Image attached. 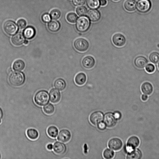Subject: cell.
I'll list each match as a JSON object with an SVG mask.
<instances>
[{
    "label": "cell",
    "mask_w": 159,
    "mask_h": 159,
    "mask_svg": "<svg viewBox=\"0 0 159 159\" xmlns=\"http://www.w3.org/2000/svg\"><path fill=\"white\" fill-rule=\"evenodd\" d=\"M90 26V22L87 17L83 16L79 17L76 24L77 30L80 33L87 31Z\"/></svg>",
    "instance_id": "obj_1"
},
{
    "label": "cell",
    "mask_w": 159,
    "mask_h": 159,
    "mask_svg": "<svg viewBox=\"0 0 159 159\" xmlns=\"http://www.w3.org/2000/svg\"><path fill=\"white\" fill-rule=\"evenodd\" d=\"M49 100V96L46 91L41 90L38 92L34 97V101L38 105L43 106L47 104Z\"/></svg>",
    "instance_id": "obj_2"
},
{
    "label": "cell",
    "mask_w": 159,
    "mask_h": 159,
    "mask_svg": "<svg viewBox=\"0 0 159 159\" xmlns=\"http://www.w3.org/2000/svg\"><path fill=\"white\" fill-rule=\"evenodd\" d=\"M25 77L24 74L21 72H15L11 74L9 77L10 84L14 86H19L24 83Z\"/></svg>",
    "instance_id": "obj_3"
},
{
    "label": "cell",
    "mask_w": 159,
    "mask_h": 159,
    "mask_svg": "<svg viewBox=\"0 0 159 159\" xmlns=\"http://www.w3.org/2000/svg\"><path fill=\"white\" fill-rule=\"evenodd\" d=\"M73 45L75 49L77 51L84 52L88 49L89 44L87 40L83 38H80L75 40Z\"/></svg>",
    "instance_id": "obj_4"
},
{
    "label": "cell",
    "mask_w": 159,
    "mask_h": 159,
    "mask_svg": "<svg viewBox=\"0 0 159 159\" xmlns=\"http://www.w3.org/2000/svg\"><path fill=\"white\" fill-rule=\"evenodd\" d=\"M3 27L5 32L10 35L15 34L18 30V27L16 24L11 20L6 21L3 25Z\"/></svg>",
    "instance_id": "obj_5"
},
{
    "label": "cell",
    "mask_w": 159,
    "mask_h": 159,
    "mask_svg": "<svg viewBox=\"0 0 159 159\" xmlns=\"http://www.w3.org/2000/svg\"><path fill=\"white\" fill-rule=\"evenodd\" d=\"M151 7V3L150 0H139L136 6L137 10L142 13L148 12Z\"/></svg>",
    "instance_id": "obj_6"
},
{
    "label": "cell",
    "mask_w": 159,
    "mask_h": 159,
    "mask_svg": "<svg viewBox=\"0 0 159 159\" xmlns=\"http://www.w3.org/2000/svg\"><path fill=\"white\" fill-rule=\"evenodd\" d=\"M104 115L101 111H96L92 113L89 116L90 122L94 125H97L103 120Z\"/></svg>",
    "instance_id": "obj_7"
},
{
    "label": "cell",
    "mask_w": 159,
    "mask_h": 159,
    "mask_svg": "<svg viewBox=\"0 0 159 159\" xmlns=\"http://www.w3.org/2000/svg\"><path fill=\"white\" fill-rule=\"evenodd\" d=\"M103 120L107 127L112 128L116 125L117 120L113 113L108 112L104 115Z\"/></svg>",
    "instance_id": "obj_8"
},
{
    "label": "cell",
    "mask_w": 159,
    "mask_h": 159,
    "mask_svg": "<svg viewBox=\"0 0 159 159\" xmlns=\"http://www.w3.org/2000/svg\"><path fill=\"white\" fill-rule=\"evenodd\" d=\"M112 40L113 44L116 47H120L124 46L126 42L125 36L120 33H116L112 37Z\"/></svg>",
    "instance_id": "obj_9"
},
{
    "label": "cell",
    "mask_w": 159,
    "mask_h": 159,
    "mask_svg": "<svg viewBox=\"0 0 159 159\" xmlns=\"http://www.w3.org/2000/svg\"><path fill=\"white\" fill-rule=\"evenodd\" d=\"M108 144L109 148L116 151L120 150L123 146L121 140L117 138H113L110 139Z\"/></svg>",
    "instance_id": "obj_10"
},
{
    "label": "cell",
    "mask_w": 159,
    "mask_h": 159,
    "mask_svg": "<svg viewBox=\"0 0 159 159\" xmlns=\"http://www.w3.org/2000/svg\"><path fill=\"white\" fill-rule=\"evenodd\" d=\"M140 141L136 136H132L128 139L127 143V150L129 152L135 149L139 145Z\"/></svg>",
    "instance_id": "obj_11"
},
{
    "label": "cell",
    "mask_w": 159,
    "mask_h": 159,
    "mask_svg": "<svg viewBox=\"0 0 159 159\" xmlns=\"http://www.w3.org/2000/svg\"><path fill=\"white\" fill-rule=\"evenodd\" d=\"M71 137V134L70 131L67 129H64L60 131L57 139L60 141L66 143L70 140Z\"/></svg>",
    "instance_id": "obj_12"
},
{
    "label": "cell",
    "mask_w": 159,
    "mask_h": 159,
    "mask_svg": "<svg viewBox=\"0 0 159 159\" xmlns=\"http://www.w3.org/2000/svg\"><path fill=\"white\" fill-rule=\"evenodd\" d=\"M95 63L94 58L91 56L85 57L82 61L83 66L87 69H90L93 68L95 65Z\"/></svg>",
    "instance_id": "obj_13"
},
{
    "label": "cell",
    "mask_w": 159,
    "mask_h": 159,
    "mask_svg": "<svg viewBox=\"0 0 159 159\" xmlns=\"http://www.w3.org/2000/svg\"><path fill=\"white\" fill-rule=\"evenodd\" d=\"M53 149L55 153L61 155L64 154L66 152V147L64 143L57 141L54 143Z\"/></svg>",
    "instance_id": "obj_14"
},
{
    "label": "cell",
    "mask_w": 159,
    "mask_h": 159,
    "mask_svg": "<svg viewBox=\"0 0 159 159\" xmlns=\"http://www.w3.org/2000/svg\"><path fill=\"white\" fill-rule=\"evenodd\" d=\"M148 62V59L144 56H139L136 57L134 61V63L136 67L139 69H142L145 67Z\"/></svg>",
    "instance_id": "obj_15"
},
{
    "label": "cell",
    "mask_w": 159,
    "mask_h": 159,
    "mask_svg": "<svg viewBox=\"0 0 159 159\" xmlns=\"http://www.w3.org/2000/svg\"><path fill=\"white\" fill-rule=\"evenodd\" d=\"M49 99L53 103L58 102L61 99V94L59 91L57 89H53L49 92Z\"/></svg>",
    "instance_id": "obj_16"
},
{
    "label": "cell",
    "mask_w": 159,
    "mask_h": 159,
    "mask_svg": "<svg viewBox=\"0 0 159 159\" xmlns=\"http://www.w3.org/2000/svg\"><path fill=\"white\" fill-rule=\"evenodd\" d=\"M25 39L24 36L21 33L15 34L11 38V42L15 45L19 46L24 43Z\"/></svg>",
    "instance_id": "obj_17"
},
{
    "label": "cell",
    "mask_w": 159,
    "mask_h": 159,
    "mask_svg": "<svg viewBox=\"0 0 159 159\" xmlns=\"http://www.w3.org/2000/svg\"><path fill=\"white\" fill-rule=\"evenodd\" d=\"M89 19L92 22L98 21L100 18L101 14L99 11L96 9H92L89 11L88 13Z\"/></svg>",
    "instance_id": "obj_18"
},
{
    "label": "cell",
    "mask_w": 159,
    "mask_h": 159,
    "mask_svg": "<svg viewBox=\"0 0 159 159\" xmlns=\"http://www.w3.org/2000/svg\"><path fill=\"white\" fill-rule=\"evenodd\" d=\"M74 80L76 84L80 86L82 85L86 82L87 80L86 75L83 72L79 73L75 76Z\"/></svg>",
    "instance_id": "obj_19"
},
{
    "label": "cell",
    "mask_w": 159,
    "mask_h": 159,
    "mask_svg": "<svg viewBox=\"0 0 159 159\" xmlns=\"http://www.w3.org/2000/svg\"><path fill=\"white\" fill-rule=\"evenodd\" d=\"M141 89L142 93L147 95H150L153 91L152 85L148 82L143 83L141 86Z\"/></svg>",
    "instance_id": "obj_20"
},
{
    "label": "cell",
    "mask_w": 159,
    "mask_h": 159,
    "mask_svg": "<svg viewBox=\"0 0 159 159\" xmlns=\"http://www.w3.org/2000/svg\"><path fill=\"white\" fill-rule=\"evenodd\" d=\"M35 29L32 26H29L26 28L23 32L24 37L28 39H32L35 34Z\"/></svg>",
    "instance_id": "obj_21"
},
{
    "label": "cell",
    "mask_w": 159,
    "mask_h": 159,
    "mask_svg": "<svg viewBox=\"0 0 159 159\" xmlns=\"http://www.w3.org/2000/svg\"><path fill=\"white\" fill-rule=\"evenodd\" d=\"M142 157V153L139 149L133 150L129 152L126 157L127 159H140Z\"/></svg>",
    "instance_id": "obj_22"
},
{
    "label": "cell",
    "mask_w": 159,
    "mask_h": 159,
    "mask_svg": "<svg viewBox=\"0 0 159 159\" xmlns=\"http://www.w3.org/2000/svg\"><path fill=\"white\" fill-rule=\"evenodd\" d=\"M136 2L135 0H126L124 3V7L129 11H134L136 8Z\"/></svg>",
    "instance_id": "obj_23"
},
{
    "label": "cell",
    "mask_w": 159,
    "mask_h": 159,
    "mask_svg": "<svg viewBox=\"0 0 159 159\" xmlns=\"http://www.w3.org/2000/svg\"><path fill=\"white\" fill-rule=\"evenodd\" d=\"M49 30L51 32L58 31L60 28V23L57 21L54 20L49 22L48 25Z\"/></svg>",
    "instance_id": "obj_24"
},
{
    "label": "cell",
    "mask_w": 159,
    "mask_h": 159,
    "mask_svg": "<svg viewBox=\"0 0 159 159\" xmlns=\"http://www.w3.org/2000/svg\"><path fill=\"white\" fill-rule=\"evenodd\" d=\"M26 135L29 138L32 140L37 139L39 136L38 131L34 128H29L26 131Z\"/></svg>",
    "instance_id": "obj_25"
},
{
    "label": "cell",
    "mask_w": 159,
    "mask_h": 159,
    "mask_svg": "<svg viewBox=\"0 0 159 159\" xmlns=\"http://www.w3.org/2000/svg\"><path fill=\"white\" fill-rule=\"evenodd\" d=\"M54 85L55 88L57 90L62 91L65 88L66 83L63 79L59 78L56 80L54 83Z\"/></svg>",
    "instance_id": "obj_26"
},
{
    "label": "cell",
    "mask_w": 159,
    "mask_h": 159,
    "mask_svg": "<svg viewBox=\"0 0 159 159\" xmlns=\"http://www.w3.org/2000/svg\"><path fill=\"white\" fill-rule=\"evenodd\" d=\"M47 132L50 137L52 138H56L58 134V130L55 126L52 125L48 128Z\"/></svg>",
    "instance_id": "obj_27"
},
{
    "label": "cell",
    "mask_w": 159,
    "mask_h": 159,
    "mask_svg": "<svg viewBox=\"0 0 159 159\" xmlns=\"http://www.w3.org/2000/svg\"><path fill=\"white\" fill-rule=\"evenodd\" d=\"M25 67L24 61L21 60L16 61L13 64V68L15 71H20L23 70Z\"/></svg>",
    "instance_id": "obj_28"
},
{
    "label": "cell",
    "mask_w": 159,
    "mask_h": 159,
    "mask_svg": "<svg viewBox=\"0 0 159 159\" xmlns=\"http://www.w3.org/2000/svg\"><path fill=\"white\" fill-rule=\"evenodd\" d=\"M87 7L90 9H96L100 6L99 0H86Z\"/></svg>",
    "instance_id": "obj_29"
},
{
    "label": "cell",
    "mask_w": 159,
    "mask_h": 159,
    "mask_svg": "<svg viewBox=\"0 0 159 159\" xmlns=\"http://www.w3.org/2000/svg\"><path fill=\"white\" fill-rule=\"evenodd\" d=\"M43 110L45 113L48 115L52 114L55 110V108L53 104L51 103H48L43 107Z\"/></svg>",
    "instance_id": "obj_30"
},
{
    "label": "cell",
    "mask_w": 159,
    "mask_h": 159,
    "mask_svg": "<svg viewBox=\"0 0 159 159\" xmlns=\"http://www.w3.org/2000/svg\"><path fill=\"white\" fill-rule=\"evenodd\" d=\"M149 59L150 61L155 64L159 62V53L157 52H153L149 55Z\"/></svg>",
    "instance_id": "obj_31"
},
{
    "label": "cell",
    "mask_w": 159,
    "mask_h": 159,
    "mask_svg": "<svg viewBox=\"0 0 159 159\" xmlns=\"http://www.w3.org/2000/svg\"><path fill=\"white\" fill-rule=\"evenodd\" d=\"M104 157L106 159H111L113 158L114 155V152L109 148L106 149L103 153Z\"/></svg>",
    "instance_id": "obj_32"
},
{
    "label": "cell",
    "mask_w": 159,
    "mask_h": 159,
    "mask_svg": "<svg viewBox=\"0 0 159 159\" xmlns=\"http://www.w3.org/2000/svg\"><path fill=\"white\" fill-rule=\"evenodd\" d=\"M77 18V15L73 12H70L68 13L66 16V19L67 21L72 23H75Z\"/></svg>",
    "instance_id": "obj_33"
},
{
    "label": "cell",
    "mask_w": 159,
    "mask_h": 159,
    "mask_svg": "<svg viewBox=\"0 0 159 159\" xmlns=\"http://www.w3.org/2000/svg\"><path fill=\"white\" fill-rule=\"evenodd\" d=\"M61 12L57 9H54L52 10L50 13L51 18L54 20L59 19L61 16Z\"/></svg>",
    "instance_id": "obj_34"
},
{
    "label": "cell",
    "mask_w": 159,
    "mask_h": 159,
    "mask_svg": "<svg viewBox=\"0 0 159 159\" xmlns=\"http://www.w3.org/2000/svg\"><path fill=\"white\" fill-rule=\"evenodd\" d=\"M77 14L79 16L86 15L87 12V8L84 6H81L77 7L76 10Z\"/></svg>",
    "instance_id": "obj_35"
},
{
    "label": "cell",
    "mask_w": 159,
    "mask_h": 159,
    "mask_svg": "<svg viewBox=\"0 0 159 159\" xmlns=\"http://www.w3.org/2000/svg\"><path fill=\"white\" fill-rule=\"evenodd\" d=\"M155 69L154 66L152 64L149 63L145 66V70L147 72L149 73L153 72Z\"/></svg>",
    "instance_id": "obj_36"
},
{
    "label": "cell",
    "mask_w": 159,
    "mask_h": 159,
    "mask_svg": "<svg viewBox=\"0 0 159 159\" xmlns=\"http://www.w3.org/2000/svg\"><path fill=\"white\" fill-rule=\"evenodd\" d=\"M17 24L20 29H22L25 27L26 22L24 19H21L17 21Z\"/></svg>",
    "instance_id": "obj_37"
},
{
    "label": "cell",
    "mask_w": 159,
    "mask_h": 159,
    "mask_svg": "<svg viewBox=\"0 0 159 159\" xmlns=\"http://www.w3.org/2000/svg\"><path fill=\"white\" fill-rule=\"evenodd\" d=\"M44 23H48L50 21L51 17L50 15L48 13H45L43 14L41 17Z\"/></svg>",
    "instance_id": "obj_38"
},
{
    "label": "cell",
    "mask_w": 159,
    "mask_h": 159,
    "mask_svg": "<svg viewBox=\"0 0 159 159\" xmlns=\"http://www.w3.org/2000/svg\"><path fill=\"white\" fill-rule=\"evenodd\" d=\"M85 0H72V3L75 6H79L84 5Z\"/></svg>",
    "instance_id": "obj_39"
},
{
    "label": "cell",
    "mask_w": 159,
    "mask_h": 159,
    "mask_svg": "<svg viewBox=\"0 0 159 159\" xmlns=\"http://www.w3.org/2000/svg\"><path fill=\"white\" fill-rule=\"evenodd\" d=\"M97 125L98 128L101 130H105L107 127L106 124L103 121L100 122Z\"/></svg>",
    "instance_id": "obj_40"
},
{
    "label": "cell",
    "mask_w": 159,
    "mask_h": 159,
    "mask_svg": "<svg viewBox=\"0 0 159 159\" xmlns=\"http://www.w3.org/2000/svg\"><path fill=\"white\" fill-rule=\"evenodd\" d=\"M113 113L115 118L117 120H119L121 118V114L120 111H116Z\"/></svg>",
    "instance_id": "obj_41"
},
{
    "label": "cell",
    "mask_w": 159,
    "mask_h": 159,
    "mask_svg": "<svg viewBox=\"0 0 159 159\" xmlns=\"http://www.w3.org/2000/svg\"><path fill=\"white\" fill-rule=\"evenodd\" d=\"M100 3L101 6H104L106 5L107 2L106 0H100Z\"/></svg>",
    "instance_id": "obj_42"
},
{
    "label": "cell",
    "mask_w": 159,
    "mask_h": 159,
    "mask_svg": "<svg viewBox=\"0 0 159 159\" xmlns=\"http://www.w3.org/2000/svg\"><path fill=\"white\" fill-rule=\"evenodd\" d=\"M148 97L147 95L145 94H143L141 96L142 100L143 101H146L147 100Z\"/></svg>",
    "instance_id": "obj_43"
},
{
    "label": "cell",
    "mask_w": 159,
    "mask_h": 159,
    "mask_svg": "<svg viewBox=\"0 0 159 159\" xmlns=\"http://www.w3.org/2000/svg\"><path fill=\"white\" fill-rule=\"evenodd\" d=\"M53 145L52 144L49 143L47 146V148L48 150H52L53 149Z\"/></svg>",
    "instance_id": "obj_44"
},
{
    "label": "cell",
    "mask_w": 159,
    "mask_h": 159,
    "mask_svg": "<svg viewBox=\"0 0 159 159\" xmlns=\"http://www.w3.org/2000/svg\"><path fill=\"white\" fill-rule=\"evenodd\" d=\"M3 116V112L2 109L0 107V119L2 118Z\"/></svg>",
    "instance_id": "obj_45"
},
{
    "label": "cell",
    "mask_w": 159,
    "mask_h": 159,
    "mask_svg": "<svg viewBox=\"0 0 159 159\" xmlns=\"http://www.w3.org/2000/svg\"><path fill=\"white\" fill-rule=\"evenodd\" d=\"M24 43L25 44H27L28 43V41L27 40H25Z\"/></svg>",
    "instance_id": "obj_46"
},
{
    "label": "cell",
    "mask_w": 159,
    "mask_h": 159,
    "mask_svg": "<svg viewBox=\"0 0 159 159\" xmlns=\"http://www.w3.org/2000/svg\"><path fill=\"white\" fill-rule=\"evenodd\" d=\"M114 0V1H118L119 0Z\"/></svg>",
    "instance_id": "obj_47"
},
{
    "label": "cell",
    "mask_w": 159,
    "mask_h": 159,
    "mask_svg": "<svg viewBox=\"0 0 159 159\" xmlns=\"http://www.w3.org/2000/svg\"><path fill=\"white\" fill-rule=\"evenodd\" d=\"M158 69H159V63L158 64Z\"/></svg>",
    "instance_id": "obj_48"
},
{
    "label": "cell",
    "mask_w": 159,
    "mask_h": 159,
    "mask_svg": "<svg viewBox=\"0 0 159 159\" xmlns=\"http://www.w3.org/2000/svg\"><path fill=\"white\" fill-rule=\"evenodd\" d=\"M1 119H0V123H1Z\"/></svg>",
    "instance_id": "obj_49"
}]
</instances>
